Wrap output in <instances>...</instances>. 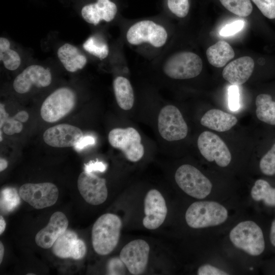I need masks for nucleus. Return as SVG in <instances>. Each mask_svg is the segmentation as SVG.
Segmentation results:
<instances>
[{
    "label": "nucleus",
    "mask_w": 275,
    "mask_h": 275,
    "mask_svg": "<svg viewBox=\"0 0 275 275\" xmlns=\"http://www.w3.org/2000/svg\"><path fill=\"white\" fill-rule=\"evenodd\" d=\"M28 275H32V274H35L34 273H28Z\"/></svg>",
    "instance_id": "nucleus-47"
},
{
    "label": "nucleus",
    "mask_w": 275,
    "mask_h": 275,
    "mask_svg": "<svg viewBox=\"0 0 275 275\" xmlns=\"http://www.w3.org/2000/svg\"><path fill=\"white\" fill-rule=\"evenodd\" d=\"M254 66V61L250 57H240L231 62L224 68L223 76L231 85H242L251 76Z\"/></svg>",
    "instance_id": "nucleus-20"
},
{
    "label": "nucleus",
    "mask_w": 275,
    "mask_h": 275,
    "mask_svg": "<svg viewBox=\"0 0 275 275\" xmlns=\"http://www.w3.org/2000/svg\"><path fill=\"white\" fill-rule=\"evenodd\" d=\"M244 25L242 20H238L224 26L220 31L219 34L222 36L233 35L241 31Z\"/></svg>",
    "instance_id": "nucleus-36"
},
{
    "label": "nucleus",
    "mask_w": 275,
    "mask_h": 275,
    "mask_svg": "<svg viewBox=\"0 0 275 275\" xmlns=\"http://www.w3.org/2000/svg\"><path fill=\"white\" fill-rule=\"evenodd\" d=\"M259 166L261 172L264 174L268 176L275 174V144L262 157Z\"/></svg>",
    "instance_id": "nucleus-32"
},
{
    "label": "nucleus",
    "mask_w": 275,
    "mask_h": 275,
    "mask_svg": "<svg viewBox=\"0 0 275 275\" xmlns=\"http://www.w3.org/2000/svg\"><path fill=\"white\" fill-rule=\"evenodd\" d=\"M228 106L230 110L236 111L240 108V94L237 85L230 86L228 88Z\"/></svg>",
    "instance_id": "nucleus-35"
},
{
    "label": "nucleus",
    "mask_w": 275,
    "mask_h": 275,
    "mask_svg": "<svg viewBox=\"0 0 275 275\" xmlns=\"http://www.w3.org/2000/svg\"><path fill=\"white\" fill-rule=\"evenodd\" d=\"M198 275H227L226 272L210 264L201 266L198 269Z\"/></svg>",
    "instance_id": "nucleus-38"
},
{
    "label": "nucleus",
    "mask_w": 275,
    "mask_h": 275,
    "mask_svg": "<svg viewBox=\"0 0 275 275\" xmlns=\"http://www.w3.org/2000/svg\"><path fill=\"white\" fill-rule=\"evenodd\" d=\"M76 95L68 87L57 89L48 95L43 102L40 114L46 122H57L70 113L75 107Z\"/></svg>",
    "instance_id": "nucleus-4"
},
{
    "label": "nucleus",
    "mask_w": 275,
    "mask_h": 275,
    "mask_svg": "<svg viewBox=\"0 0 275 275\" xmlns=\"http://www.w3.org/2000/svg\"><path fill=\"white\" fill-rule=\"evenodd\" d=\"M57 56L65 69L70 72L82 69L87 63L86 57L76 46L68 43L59 48Z\"/></svg>",
    "instance_id": "nucleus-21"
},
{
    "label": "nucleus",
    "mask_w": 275,
    "mask_h": 275,
    "mask_svg": "<svg viewBox=\"0 0 275 275\" xmlns=\"http://www.w3.org/2000/svg\"><path fill=\"white\" fill-rule=\"evenodd\" d=\"M198 147L202 156L208 161H215L221 167H227L231 160V153L224 141L209 131L203 132L198 139Z\"/></svg>",
    "instance_id": "nucleus-11"
},
{
    "label": "nucleus",
    "mask_w": 275,
    "mask_h": 275,
    "mask_svg": "<svg viewBox=\"0 0 275 275\" xmlns=\"http://www.w3.org/2000/svg\"><path fill=\"white\" fill-rule=\"evenodd\" d=\"M171 12L179 18L185 17L189 10V0H167Z\"/></svg>",
    "instance_id": "nucleus-33"
},
{
    "label": "nucleus",
    "mask_w": 275,
    "mask_h": 275,
    "mask_svg": "<svg viewBox=\"0 0 275 275\" xmlns=\"http://www.w3.org/2000/svg\"><path fill=\"white\" fill-rule=\"evenodd\" d=\"M124 265L120 258H113L108 262L107 273L108 274H124Z\"/></svg>",
    "instance_id": "nucleus-37"
},
{
    "label": "nucleus",
    "mask_w": 275,
    "mask_h": 275,
    "mask_svg": "<svg viewBox=\"0 0 275 275\" xmlns=\"http://www.w3.org/2000/svg\"><path fill=\"white\" fill-rule=\"evenodd\" d=\"M3 131L2 129H1L0 130V141L1 142H2V141L3 140V138H2V133H3Z\"/></svg>",
    "instance_id": "nucleus-46"
},
{
    "label": "nucleus",
    "mask_w": 275,
    "mask_h": 275,
    "mask_svg": "<svg viewBox=\"0 0 275 275\" xmlns=\"http://www.w3.org/2000/svg\"><path fill=\"white\" fill-rule=\"evenodd\" d=\"M228 218V211L213 201H198L191 204L185 213L187 224L193 228H203L220 225Z\"/></svg>",
    "instance_id": "nucleus-2"
},
{
    "label": "nucleus",
    "mask_w": 275,
    "mask_h": 275,
    "mask_svg": "<svg viewBox=\"0 0 275 275\" xmlns=\"http://www.w3.org/2000/svg\"><path fill=\"white\" fill-rule=\"evenodd\" d=\"M206 56L211 65L219 68L234 57L235 52L228 43L220 40L207 49Z\"/></svg>",
    "instance_id": "nucleus-24"
},
{
    "label": "nucleus",
    "mask_w": 275,
    "mask_h": 275,
    "mask_svg": "<svg viewBox=\"0 0 275 275\" xmlns=\"http://www.w3.org/2000/svg\"><path fill=\"white\" fill-rule=\"evenodd\" d=\"M82 46L84 49L89 53L100 60L105 59L109 53L107 43L95 36L88 38Z\"/></svg>",
    "instance_id": "nucleus-28"
},
{
    "label": "nucleus",
    "mask_w": 275,
    "mask_h": 275,
    "mask_svg": "<svg viewBox=\"0 0 275 275\" xmlns=\"http://www.w3.org/2000/svg\"><path fill=\"white\" fill-rule=\"evenodd\" d=\"M167 211L166 201L161 194L155 189L150 190L144 200V226L149 230L158 228L164 222Z\"/></svg>",
    "instance_id": "nucleus-15"
},
{
    "label": "nucleus",
    "mask_w": 275,
    "mask_h": 275,
    "mask_svg": "<svg viewBox=\"0 0 275 275\" xmlns=\"http://www.w3.org/2000/svg\"><path fill=\"white\" fill-rule=\"evenodd\" d=\"M269 237L271 244L275 246V219L271 223Z\"/></svg>",
    "instance_id": "nucleus-42"
},
{
    "label": "nucleus",
    "mask_w": 275,
    "mask_h": 275,
    "mask_svg": "<svg viewBox=\"0 0 275 275\" xmlns=\"http://www.w3.org/2000/svg\"><path fill=\"white\" fill-rule=\"evenodd\" d=\"M113 89L116 101L122 109H130L134 104V96L129 80L126 77L119 76L113 81Z\"/></svg>",
    "instance_id": "nucleus-23"
},
{
    "label": "nucleus",
    "mask_w": 275,
    "mask_h": 275,
    "mask_svg": "<svg viewBox=\"0 0 275 275\" xmlns=\"http://www.w3.org/2000/svg\"><path fill=\"white\" fill-rule=\"evenodd\" d=\"M263 15L269 19L275 18V0H252Z\"/></svg>",
    "instance_id": "nucleus-34"
},
{
    "label": "nucleus",
    "mask_w": 275,
    "mask_h": 275,
    "mask_svg": "<svg viewBox=\"0 0 275 275\" xmlns=\"http://www.w3.org/2000/svg\"><path fill=\"white\" fill-rule=\"evenodd\" d=\"M8 166V162L7 161L3 158H1L0 159V171L2 172L4 170H5Z\"/></svg>",
    "instance_id": "nucleus-44"
},
{
    "label": "nucleus",
    "mask_w": 275,
    "mask_h": 275,
    "mask_svg": "<svg viewBox=\"0 0 275 275\" xmlns=\"http://www.w3.org/2000/svg\"><path fill=\"white\" fill-rule=\"evenodd\" d=\"M95 143V138L91 135H86L80 140V141L74 147L75 149L79 151L88 146L93 145Z\"/></svg>",
    "instance_id": "nucleus-40"
},
{
    "label": "nucleus",
    "mask_w": 275,
    "mask_h": 275,
    "mask_svg": "<svg viewBox=\"0 0 275 275\" xmlns=\"http://www.w3.org/2000/svg\"><path fill=\"white\" fill-rule=\"evenodd\" d=\"M107 168V166L101 161H91L85 164L84 170L86 172L93 173L94 172H104Z\"/></svg>",
    "instance_id": "nucleus-39"
},
{
    "label": "nucleus",
    "mask_w": 275,
    "mask_h": 275,
    "mask_svg": "<svg viewBox=\"0 0 275 275\" xmlns=\"http://www.w3.org/2000/svg\"><path fill=\"white\" fill-rule=\"evenodd\" d=\"M121 227V220L115 214H104L96 221L92 229V243L97 254L106 255L115 249L119 240Z\"/></svg>",
    "instance_id": "nucleus-1"
},
{
    "label": "nucleus",
    "mask_w": 275,
    "mask_h": 275,
    "mask_svg": "<svg viewBox=\"0 0 275 275\" xmlns=\"http://www.w3.org/2000/svg\"><path fill=\"white\" fill-rule=\"evenodd\" d=\"M20 198L15 188H6L1 192V209L10 211L13 210L19 203Z\"/></svg>",
    "instance_id": "nucleus-31"
},
{
    "label": "nucleus",
    "mask_w": 275,
    "mask_h": 275,
    "mask_svg": "<svg viewBox=\"0 0 275 275\" xmlns=\"http://www.w3.org/2000/svg\"><path fill=\"white\" fill-rule=\"evenodd\" d=\"M68 221L66 216L61 211L53 213L47 226L36 235V244L43 249H49L53 245L58 238L68 228Z\"/></svg>",
    "instance_id": "nucleus-18"
},
{
    "label": "nucleus",
    "mask_w": 275,
    "mask_h": 275,
    "mask_svg": "<svg viewBox=\"0 0 275 275\" xmlns=\"http://www.w3.org/2000/svg\"><path fill=\"white\" fill-rule=\"evenodd\" d=\"M168 33L161 25L150 20L133 24L127 30L126 38L133 45L148 43L156 47L163 46L168 40Z\"/></svg>",
    "instance_id": "nucleus-7"
},
{
    "label": "nucleus",
    "mask_w": 275,
    "mask_h": 275,
    "mask_svg": "<svg viewBox=\"0 0 275 275\" xmlns=\"http://www.w3.org/2000/svg\"><path fill=\"white\" fill-rule=\"evenodd\" d=\"M117 12V6L114 3L109 0H97L95 3L84 6L81 14L87 22L97 25L101 21H112Z\"/></svg>",
    "instance_id": "nucleus-19"
},
{
    "label": "nucleus",
    "mask_w": 275,
    "mask_h": 275,
    "mask_svg": "<svg viewBox=\"0 0 275 275\" xmlns=\"http://www.w3.org/2000/svg\"><path fill=\"white\" fill-rule=\"evenodd\" d=\"M77 187L82 197L90 204L100 205L107 199L105 179L93 173L81 172L78 176Z\"/></svg>",
    "instance_id": "nucleus-14"
},
{
    "label": "nucleus",
    "mask_w": 275,
    "mask_h": 275,
    "mask_svg": "<svg viewBox=\"0 0 275 275\" xmlns=\"http://www.w3.org/2000/svg\"><path fill=\"white\" fill-rule=\"evenodd\" d=\"M257 118L267 124L275 125V101L269 94H261L256 99Z\"/></svg>",
    "instance_id": "nucleus-25"
},
{
    "label": "nucleus",
    "mask_w": 275,
    "mask_h": 275,
    "mask_svg": "<svg viewBox=\"0 0 275 275\" xmlns=\"http://www.w3.org/2000/svg\"><path fill=\"white\" fill-rule=\"evenodd\" d=\"M0 128L7 135H13L20 132L23 128L21 122L14 117H9L4 104H0Z\"/></svg>",
    "instance_id": "nucleus-29"
},
{
    "label": "nucleus",
    "mask_w": 275,
    "mask_h": 275,
    "mask_svg": "<svg viewBox=\"0 0 275 275\" xmlns=\"http://www.w3.org/2000/svg\"><path fill=\"white\" fill-rule=\"evenodd\" d=\"M223 6L230 12L240 17H246L252 12L250 0H219Z\"/></svg>",
    "instance_id": "nucleus-30"
},
{
    "label": "nucleus",
    "mask_w": 275,
    "mask_h": 275,
    "mask_svg": "<svg viewBox=\"0 0 275 275\" xmlns=\"http://www.w3.org/2000/svg\"><path fill=\"white\" fill-rule=\"evenodd\" d=\"M149 252V245L145 240L136 239L122 248L120 258L131 274H141L146 268Z\"/></svg>",
    "instance_id": "nucleus-12"
},
{
    "label": "nucleus",
    "mask_w": 275,
    "mask_h": 275,
    "mask_svg": "<svg viewBox=\"0 0 275 275\" xmlns=\"http://www.w3.org/2000/svg\"><path fill=\"white\" fill-rule=\"evenodd\" d=\"M203 62L196 53L181 51L170 56L164 62L162 70L169 77L186 79L195 77L201 72Z\"/></svg>",
    "instance_id": "nucleus-5"
},
{
    "label": "nucleus",
    "mask_w": 275,
    "mask_h": 275,
    "mask_svg": "<svg viewBox=\"0 0 275 275\" xmlns=\"http://www.w3.org/2000/svg\"><path fill=\"white\" fill-rule=\"evenodd\" d=\"M6 226V222L4 217L1 215L0 216V234L1 235L5 230Z\"/></svg>",
    "instance_id": "nucleus-43"
},
{
    "label": "nucleus",
    "mask_w": 275,
    "mask_h": 275,
    "mask_svg": "<svg viewBox=\"0 0 275 275\" xmlns=\"http://www.w3.org/2000/svg\"><path fill=\"white\" fill-rule=\"evenodd\" d=\"M201 124L209 129L224 132L230 130L237 122V119L233 115L217 109L207 111L202 117Z\"/></svg>",
    "instance_id": "nucleus-22"
},
{
    "label": "nucleus",
    "mask_w": 275,
    "mask_h": 275,
    "mask_svg": "<svg viewBox=\"0 0 275 275\" xmlns=\"http://www.w3.org/2000/svg\"><path fill=\"white\" fill-rule=\"evenodd\" d=\"M0 60L4 67L10 71L18 69L21 63L18 53L11 48L9 40L3 37L0 38Z\"/></svg>",
    "instance_id": "nucleus-26"
},
{
    "label": "nucleus",
    "mask_w": 275,
    "mask_h": 275,
    "mask_svg": "<svg viewBox=\"0 0 275 275\" xmlns=\"http://www.w3.org/2000/svg\"><path fill=\"white\" fill-rule=\"evenodd\" d=\"M52 251L58 257L79 260L85 256L87 248L84 241L78 239L74 232L67 229L54 242Z\"/></svg>",
    "instance_id": "nucleus-17"
},
{
    "label": "nucleus",
    "mask_w": 275,
    "mask_h": 275,
    "mask_svg": "<svg viewBox=\"0 0 275 275\" xmlns=\"http://www.w3.org/2000/svg\"><path fill=\"white\" fill-rule=\"evenodd\" d=\"M13 117L21 122H25L28 120L29 115L26 111H21L17 113Z\"/></svg>",
    "instance_id": "nucleus-41"
},
{
    "label": "nucleus",
    "mask_w": 275,
    "mask_h": 275,
    "mask_svg": "<svg viewBox=\"0 0 275 275\" xmlns=\"http://www.w3.org/2000/svg\"><path fill=\"white\" fill-rule=\"evenodd\" d=\"M19 194L25 202L35 209H43L54 205L59 197L56 185L50 182L25 183L19 188Z\"/></svg>",
    "instance_id": "nucleus-10"
},
{
    "label": "nucleus",
    "mask_w": 275,
    "mask_h": 275,
    "mask_svg": "<svg viewBox=\"0 0 275 275\" xmlns=\"http://www.w3.org/2000/svg\"><path fill=\"white\" fill-rule=\"evenodd\" d=\"M158 129L161 136L170 142L184 139L188 132L187 124L181 112L173 105H166L161 109Z\"/></svg>",
    "instance_id": "nucleus-9"
},
{
    "label": "nucleus",
    "mask_w": 275,
    "mask_h": 275,
    "mask_svg": "<svg viewBox=\"0 0 275 275\" xmlns=\"http://www.w3.org/2000/svg\"><path fill=\"white\" fill-rule=\"evenodd\" d=\"M230 239L237 248L252 256H258L265 249V241L260 227L252 221L237 224L230 233Z\"/></svg>",
    "instance_id": "nucleus-3"
},
{
    "label": "nucleus",
    "mask_w": 275,
    "mask_h": 275,
    "mask_svg": "<svg viewBox=\"0 0 275 275\" xmlns=\"http://www.w3.org/2000/svg\"><path fill=\"white\" fill-rule=\"evenodd\" d=\"M4 255V246L2 242H0V263H2Z\"/></svg>",
    "instance_id": "nucleus-45"
},
{
    "label": "nucleus",
    "mask_w": 275,
    "mask_h": 275,
    "mask_svg": "<svg viewBox=\"0 0 275 275\" xmlns=\"http://www.w3.org/2000/svg\"><path fill=\"white\" fill-rule=\"evenodd\" d=\"M78 127L68 124H60L46 129L43 139L47 145L57 148L74 147L83 137Z\"/></svg>",
    "instance_id": "nucleus-16"
},
{
    "label": "nucleus",
    "mask_w": 275,
    "mask_h": 275,
    "mask_svg": "<svg viewBox=\"0 0 275 275\" xmlns=\"http://www.w3.org/2000/svg\"><path fill=\"white\" fill-rule=\"evenodd\" d=\"M175 179L182 190L196 199H204L212 189L210 181L198 169L190 164L179 167L175 173Z\"/></svg>",
    "instance_id": "nucleus-6"
},
{
    "label": "nucleus",
    "mask_w": 275,
    "mask_h": 275,
    "mask_svg": "<svg viewBox=\"0 0 275 275\" xmlns=\"http://www.w3.org/2000/svg\"><path fill=\"white\" fill-rule=\"evenodd\" d=\"M52 81L50 70L40 65H31L26 67L14 79L13 87L19 94L29 92L32 87L44 88L49 86Z\"/></svg>",
    "instance_id": "nucleus-13"
},
{
    "label": "nucleus",
    "mask_w": 275,
    "mask_h": 275,
    "mask_svg": "<svg viewBox=\"0 0 275 275\" xmlns=\"http://www.w3.org/2000/svg\"><path fill=\"white\" fill-rule=\"evenodd\" d=\"M251 196L256 201L262 200L268 206L275 207V188L263 179L257 180L251 190Z\"/></svg>",
    "instance_id": "nucleus-27"
},
{
    "label": "nucleus",
    "mask_w": 275,
    "mask_h": 275,
    "mask_svg": "<svg viewBox=\"0 0 275 275\" xmlns=\"http://www.w3.org/2000/svg\"><path fill=\"white\" fill-rule=\"evenodd\" d=\"M108 140L113 147L121 150L127 159L131 162L139 161L144 154L141 136L133 127L113 129L108 133Z\"/></svg>",
    "instance_id": "nucleus-8"
}]
</instances>
